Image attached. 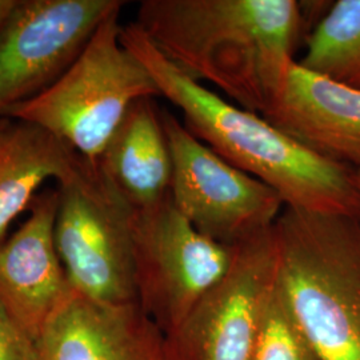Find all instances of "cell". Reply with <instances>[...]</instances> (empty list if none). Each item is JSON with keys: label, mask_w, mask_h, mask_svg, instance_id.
Wrapping results in <instances>:
<instances>
[{"label": "cell", "mask_w": 360, "mask_h": 360, "mask_svg": "<svg viewBox=\"0 0 360 360\" xmlns=\"http://www.w3.org/2000/svg\"><path fill=\"white\" fill-rule=\"evenodd\" d=\"M4 120H6V119H0V124H1Z\"/></svg>", "instance_id": "obj_20"}, {"label": "cell", "mask_w": 360, "mask_h": 360, "mask_svg": "<svg viewBox=\"0 0 360 360\" xmlns=\"http://www.w3.org/2000/svg\"><path fill=\"white\" fill-rule=\"evenodd\" d=\"M271 124L327 160L360 171V91L295 62L263 114Z\"/></svg>", "instance_id": "obj_12"}, {"label": "cell", "mask_w": 360, "mask_h": 360, "mask_svg": "<svg viewBox=\"0 0 360 360\" xmlns=\"http://www.w3.org/2000/svg\"><path fill=\"white\" fill-rule=\"evenodd\" d=\"M0 360H37L35 343L0 304Z\"/></svg>", "instance_id": "obj_17"}, {"label": "cell", "mask_w": 360, "mask_h": 360, "mask_svg": "<svg viewBox=\"0 0 360 360\" xmlns=\"http://www.w3.org/2000/svg\"><path fill=\"white\" fill-rule=\"evenodd\" d=\"M278 285L322 360H360V219L284 207Z\"/></svg>", "instance_id": "obj_3"}, {"label": "cell", "mask_w": 360, "mask_h": 360, "mask_svg": "<svg viewBox=\"0 0 360 360\" xmlns=\"http://www.w3.org/2000/svg\"><path fill=\"white\" fill-rule=\"evenodd\" d=\"M120 11L104 19L51 87L15 107L7 119L46 129L96 163L132 103L160 96L154 79L120 40Z\"/></svg>", "instance_id": "obj_4"}, {"label": "cell", "mask_w": 360, "mask_h": 360, "mask_svg": "<svg viewBox=\"0 0 360 360\" xmlns=\"http://www.w3.org/2000/svg\"><path fill=\"white\" fill-rule=\"evenodd\" d=\"M96 166L135 210L151 208L169 198L172 162L154 98L132 103Z\"/></svg>", "instance_id": "obj_13"}, {"label": "cell", "mask_w": 360, "mask_h": 360, "mask_svg": "<svg viewBox=\"0 0 360 360\" xmlns=\"http://www.w3.org/2000/svg\"><path fill=\"white\" fill-rule=\"evenodd\" d=\"M28 218L0 240V304L37 343L71 291L55 243L58 191L39 193Z\"/></svg>", "instance_id": "obj_10"}, {"label": "cell", "mask_w": 360, "mask_h": 360, "mask_svg": "<svg viewBox=\"0 0 360 360\" xmlns=\"http://www.w3.org/2000/svg\"><path fill=\"white\" fill-rule=\"evenodd\" d=\"M16 4V0H0V30Z\"/></svg>", "instance_id": "obj_18"}, {"label": "cell", "mask_w": 360, "mask_h": 360, "mask_svg": "<svg viewBox=\"0 0 360 360\" xmlns=\"http://www.w3.org/2000/svg\"><path fill=\"white\" fill-rule=\"evenodd\" d=\"M355 180H356V184L360 190V171H355Z\"/></svg>", "instance_id": "obj_19"}, {"label": "cell", "mask_w": 360, "mask_h": 360, "mask_svg": "<svg viewBox=\"0 0 360 360\" xmlns=\"http://www.w3.org/2000/svg\"><path fill=\"white\" fill-rule=\"evenodd\" d=\"M83 158L35 124L6 119L0 124V240L30 208L47 181L68 179Z\"/></svg>", "instance_id": "obj_14"}, {"label": "cell", "mask_w": 360, "mask_h": 360, "mask_svg": "<svg viewBox=\"0 0 360 360\" xmlns=\"http://www.w3.org/2000/svg\"><path fill=\"white\" fill-rule=\"evenodd\" d=\"M303 16L294 0H143L135 23L188 77L263 115L296 62Z\"/></svg>", "instance_id": "obj_1"}, {"label": "cell", "mask_w": 360, "mask_h": 360, "mask_svg": "<svg viewBox=\"0 0 360 360\" xmlns=\"http://www.w3.org/2000/svg\"><path fill=\"white\" fill-rule=\"evenodd\" d=\"M233 247L198 231L171 198L134 219L136 303L168 334L231 266Z\"/></svg>", "instance_id": "obj_6"}, {"label": "cell", "mask_w": 360, "mask_h": 360, "mask_svg": "<svg viewBox=\"0 0 360 360\" xmlns=\"http://www.w3.org/2000/svg\"><path fill=\"white\" fill-rule=\"evenodd\" d=\"M120 0H16L0 30V119L65 74Z\"/></svg>", "instance_id": "obj_8"}, {"label": "cell", "mask_w": 360, "mask_h": 360, "mask_svg": "<svg viewBox=\"0 0 360 360\" xmlns=\"http://www.w3.org/2000/svg\"><path fill=\"white\" fill-rule=\"evenodd\" d=\"M56 191L55 243L70 287L99 303H136V210L86 159L68 179L56 183Z\"/></svg>", "instance_id": "obj_5"}, {"label": "cell", "mask_w": 360, "mask_h": 360, "mask_svg": "<svg viewBox=\"0 0 360 360\" xmlns=\"http://www.w3.org/2000/svg\"><path fill=\"white\" fill-rule=\"evenodd\" d=\"M160 116L172 162L169 198L198 231L235 247L275 224L285 207L279 193L219 156L167 110Z\"/></svg>", "instance_id": "obj_7"}, {"label": "cell", "mask_w": 360, "mask_h": 360, "mask_svg": "<svg viewBox=\"0 0 360 360\" xmlns=\"http://www.w3.org/2000/svg\"><path fill=\"white\" fill-rule=\"evenodd\" d=\"M297 63L360 91V0H339L328 7L307 37V50Z\"/></svg>", "instance_id": "obj_15"}, {"label": "cell", "mask_w": 360, "mask_h": 360, "mask_svg": "<svg viewBox=\"0 0 360 360\" xmlns=\"http://www.w3.org/2000/svg\"><path fill=\"white\" fill-rule=\"evenodd\" d=\"M250 360H322L288 309L278 278L264 303Z\"/></svg>", "instance_id": "obj_16"}, {"label": "cell", "mask_w": 360, "mask_h": 360, "mask_svg": "<svg viewBox=\"0 0 360 360\" xmlns=\"http://www.w3.org/2000/svg\"><path fill=\"white\" fill-rule=\"evenodd\" d=\"M120 40L184 116V126L219 156L281 195L285 207L360 219L355 171L312 153L263 116L227 102L159 51L135 22Z\"/></svg>", "instance_id": "obj_2"}, {"label": "cell", "mask_w": 360, "mask_h": 360, "mask_svg": "<svg viewBox=\"0 0 360 360\" xmlns=\"http://www.w3.org/2000/svg\"><path fill=\"white\" fill-rule=\"evenodd\" d=\"M276 274L272 226L233 247L226 275L166 334L168 360H250Z\"/></svg>", "instance_id": "obj_9"}, {"label": "cell", "mask_w": 360, "mask_h": 360, "mask_svg": "<svg viewBox=\"0 0 360 360\" xmlns=\"http://www.w3.org/2000/svg\"><path fill=\"white\" fill-rule=\"evenodd\" d=\"M37 360H168L166 335L138 306L105 304L72 288L35 343Z\"/></svg>", "instance_id": "obj_11"}]
</instances>
